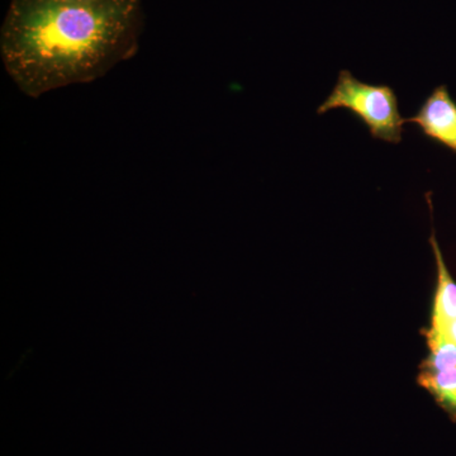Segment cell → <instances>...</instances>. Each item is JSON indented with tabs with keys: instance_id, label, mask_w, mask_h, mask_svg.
<instances>
[{
	"instance_id": "obj_1",
	"label": "cell",
	"mask_w": 456,
	"mask_h": 456,
	"mask_svg": "<svg viewBox=\"0 0 456 456\" xmlns=\"http://www.w3.org/2000/svg\"><path fill=\"white\" fill-rule=\"evenodd\" d=\"M131 0H17L2 37L5 70L33 98L93 82L132 51Z\"/></svg>"
},
{
	"instance_id": "obj_2",
	"label": "cell",
	"mask_w": 456,
	"mask_h": 456,
	"mask_svg": "<svg viewBox=\"0 0 456 456\" xmlns=\"http://www.w3.org/2000/svg\"><path fill=\"white\" fill-rule=\"evenodd\" d=\"M344 108L368 126L374 139L401 142L403 123L395 90L388 86L360 82L350 71L341 70L331 94L318 107L320 114Z\"/></svg>"
},
{
	"instance_id": "obj_3",
	"label": "cell",
	"mask_w": 456,
	"mask_h": 456,
	"mask_svg": "<svg viewBox=\"0 0 456 456\" xmlns=\"http://www.w3.org/2000/svg\"><path fill=\"white\" fill-rule=\"evenodd\" d=\"M406 122L415 123L425 136L456 154V102L446 86L432 90L419 112Z\"/></svg>"
},
{
	"instance_id": "obj_4",
	"label": "cell",
	"mask_w": 456,
	"mask_h": 456,
	"mask_svg": "<svg viewBox=\"0 0 456 456\" xmlns=\"http://www.w3.org/2000/svg\"><path fill=\"white\" fill-rule=\"evenodd\" d=\"M430 241L437 265V288L434 299V310H432L431 327L444 329L452 321L456 320V283L450 277L434 233Z\"/></svg>"
},
{
	"instance_id": "obj_5",
	"label": "cell",
	"mask_w": 456,
	"mask_h": 456,
	"mask_svg": "<svg viewBox=\"0 0 456 456\" xmlns=\"http://www.w3.org/2000/svg\"><path fill=\"white\" fill-rule=\"evenodd\" d=\"M419 384L428 389L452 421H456V368L437 373L421 371Z\"/></svg>"
},
{
	"instance_id": "obj_6",
	"label": "cell",
	"mask_w": 456,
	"mask_h": 456,
	"mask_svg": "<svg viewBox=\"0 0 456 456\" xmlns=\"http://www.w3.org/2000/svg\"><path fill=\"white\" fill-rule=\"evenodd\" d=\"M430 355L422 362L421 371L437 373L456 368V345L446 338L443 330L430 327L426 331Z\"/></svg>"
},
{
	"instance_id": "obj_7",
	"label": "cell",
	"mask_w": 456,
	"mask_h": 456,
	"mask_svg": "<svg viewBox=\"0 0 456 456\" xmlns=\"http://www.w3.org/2000/svg\"><path fill=\"white\" fill-rule=\"evenodd\" d=\"M439 330H443L444 334L446 335V338H448L449 340L452 342V344L456 345V320L452 321L449 325H446L444 327V329Z\"/></svg>"
}]
</instances>
